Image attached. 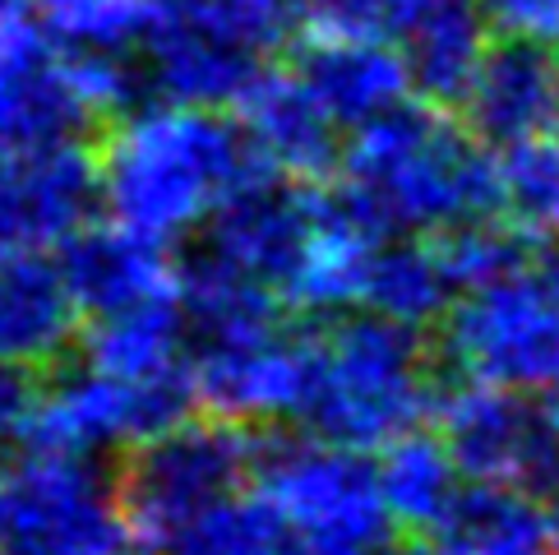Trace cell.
<instances>
[{
	"label": "cell",
	"mask_w": 559,
	"mask_h": 555,
	"mask_svg": "<svg viewBox=\"0 0 559 555\" xmlns=\"http://www.w3.org/2000/svg\"><path fill=\"white\" fill-rule=\"evenodd\" d=\"M33 5H43V0H0V33L5 28H19V24H33Z\"/></svg>",
	"instance_id": "4dcf8cb0"
},
{
	"label": "cell",
	"mask_w": 559,
	"mask_h": 555,
	"mask_svg": "<svg viewBox=\"0 0 559 555\" xmlns=\"http://www.w3.org/2000/svg\"><path fill=\"white\" fill-rule=\"evenodd\" d=\"M430 555H555L536 495L472 482L430 528Z\"/></svg>",
	"instance_id": "44dd1931"
},
{
	"label": "cell",
	"mask_w": 559,
	"mask_h": 555,
	"mask_svg": "<svg viewBox=\"0 0 559 555\" xmlns=\"http://www.w3.org/2000/svg\"><path fill=\"white\" fill-rule=\"evenodd\" d=\"M550 412H555V422H559V389L550 393Z\"/></svg>",
	"instance_id": "d6a6232c"
},
{
	"label": "cell",
	"mask_w": 559,
	"mask_h": 555,
	"mask_svg": "<svg viewBox=\"0 0 559 555\" xmlns=\"http://www.w3.org/2000/svg\"><path fill=\"white\" fill-rule=\"evenodd\" d=\"M481 5L504 37L559 47V0H481Z\"/></svg>",
	"instance_id": "f1b7e54d"
},
{
	"label": "cell",
	"mask_w": 559,
	"mask_h": 555,
	"mask_svg": "<svg viewBox=\"0 0 559 555\" xmlns=\"http://www.w3.org/2000/svg\"><path fill=\"white\" fill-rule=\"evenodd\" d=\"M97 121L79 93L66 43L19 24L0 33V149H43L79 139Z\"/></svg>",
	"instance_id": "5bb4252c"
},
{
	"label": "cell",
	"mask_w": 559,
	"mask_h": 555,
	"mask_svg": "<svg viewBox=\"0 0 559 555\" xmlns=\"http://www.w3.org/2000/svg\"><path fill=\"white\" fill-rule=\"evenodd\" d=\"M397 555H407V551H397Z\"/></svg>",
	"instance_id": "e575fe53"
},
{
	"label": "cell",
	"mask_w": 559,
	"mask_h": 555,
	"mask_svg": "<svg viewBox=\"0 0 559 555\" xmlns=\"http://www.w3.org/2000/svg\"><path fill=\"white\" fill-rule=\"evenodd\" d=\"M439 389L444 385H435L421 329L374 310H343L306 333V385L296 422L352 449H389L421 430Z\"/></svg>",
	"instance_id": "3957f363"
},
{
	"label": "cell",
	"mask_w": 559,
	"mask_h": 555,
	"mask_svg": "<svg viewBox=\"0 0 559 555\" xmlns=\"http://www.w3.org/2000/svg\"><path fill=\"white\" fill-rule=\"evenodd\" d=\"M194 403V380H126V375L79 366L61 375L47 393H37L28 445H51L70 453H97L107 449H139L167 426L186 422Z\"/></svg>",
	"instance_id": "30bf717a"
},
{
	"label": "cell",
	"mask_w": 559,
	"mask_h": 555,
	"mask_svg": "<svg viewBox=\"0 0 559 555\" xmlns=\"http://www.w3.org/2000/svg\"><path fill=\"white\" fill-rule=\"evenodd\" d=\"M259 491L287 519L296 542L324 555H374L393 532V509L370 449L301 435L264 445Z\"/></svg>",
	"instance_id": "52a82bcc"
},
{
	"label": "cell",
	"mask_w": 559,
	"mask_h": 555,
	"mask_svg": "<svg viewBox=\"0 0 559 555\" xmlns=\"http://www.w3.org/2000/svg\"><path fill=\"white\" fill-rule=\"evenodd\" d=\"M121 491L88 453L28 445L0 459V555H134Z\"/></svg>",
	"instance_id": "8992f818"
},
{
	"label": "cell",
	"mask_w": 559,
	"mask_h": 555,
	"mask_svg": "<svg viewBox=\"0 0 559 555\" xmlns=\"http://www.w3.org/2000/svg\"><path fill=\"white\" fill-rule=\"evenodd\" d=\"M546 523H550V546H555V555H559V495H555L550 509H546Z\"/></svg>",
	"instance_id": "1f68e13d"
},
{
	"label": "cell",
	"mask_w": 559,
	"mask_h": 555,
	"mask_svg": "<svg viewBox=\"0 0 559 555\" xmlns=\"http://www.w3.org/2000/svg\"><path fill=\"white\" fill-rule=\"evenodd\" d=\"M103 200L97 157L79 139L43 149H0V250L66 246Z\"/></svg>",
	"instance_id": "7c38bea8"
},
{
	"label": "cell",
	"mask_w": 559,
	"mask_h": 555,
	"mask_svg": "<svg viewBox=\"0 0 559 555\" xmlns=\"http://www.w3.org/2000/svg\"><path fill=\"white\" fill-rule=\"evenodd\" d=\"M379 477H384V495L393 509V523L430 532L449 513V505L463 495V468L449 453L444 435L412 430L403 440H393L379 459Z\"/></svg>",
	"instance_id": "603a6c76"
},
{
	"label": "cell",
	"mask_w": 559,
	"mask_h": 555,
	"mask_svg": "<svg viewBox=\"0 0 559 555\" xmlns=\"http://www.w3.org/2000/svg\"><path fill=\"white\" fill-rule=\"evenodd\" d=\"M194 403L227 422H273L296 416L306 385V339L254 333L231 343H190Z\"/></svg>",
	"instance_id": "9a60e30c"
},
{
	"label": "cell",
	"mask_w": 559,
	"mask_h": 555,
	"mask_svg": "<svg viewBox=\"0 0 559 555\" xmlns=\"http://www.w3.org/2000/svg\"><path fill=\"white\" fill-rule=\"evenodd\" d=\"M449 362L486 385L555 393L559 389V255L527 273L463 292L444 329Z\"/></svg>",
	"instance_id": "ba28073f"
},
{
	"label": "cell",
	"mask_w": 559,
	"mask_h": 555,
	"mask_svg": "<svg viewBox=\"0 0 559 555\" xmlns=\"http://www.w3.org/2000/svg\"><path fill=\"white\" fill-rule=\"evenodd\" d=\"M153 10L157 0H43L56 43L79 51H121V56H139Z\"/></svg>",
	"instance_id": "484cf974"
},
{
	"label": "cell",
	"mask_w": 559,
	"mask_h": 555,
	"mask_svg": "<svg viewBox=\"0 0 559 555\" xmlns=\"http://www.w3.org/2000/svg\"><path fill=\"white\" fill-rule=\"evenodd\" d=\"M337 194L379 236H439L504 209V163L444 107H393L352 130Z\"/></svg>",
	"instance_id": "6da1fadb"
},
{
	"label": "cell",
	"mask_w": 559,
	"mask_h": 555,
	"mask_svg": "<svg viewBox=\"0 0 559 555\" xmlns=\"http://www.w3.org/2000/svg\"><path fill=\"white\" fill-rule=\"evenodd\" d=\"M296 532L273 509L264 491L231 495V500L190 519L157 555H292Z\"/></svg>",
	"instance_id": "d4e9b609"
},
{
	"label": "cell",
	"mask_w": 559,
	"mask_h": 555,
	"mask_svg": "<svg viewBox=\"0 0 559 555\" xmlns=\"http://www.w3.org/2000/svg\"><path fill=\"white\" fill-rule=\"evenodd\" d=\"M292 70L306 79L310 93L329 107V116L343 130H361L379 116H389L416 88L403 47H393L389 37L310 33Z\"/></svg>",
	"instance_id": "e0dca14e"
},
{
	"label": "cell",
	"mask_w": 559,
	"mask_h": 555,
	"mask_svg": "<svg viewBox=\"0 0 559 555\" xmlns=\"http://www.w3.org/2000/svg\"><path fill=\"white\" fill-rule=\"evenodd\" d=\"M287 0H157L139 66L157 97L190 107H236L283 47Z\"/></svg>",
	"instance_id": "277c9868"
},
{
	"label": "cell",
	"mask_w": 559,
	"mask_h": 555,
	"mask_svg": "<svg viewBox=\"0 0 559 555\" xmlns=\"http://www.w3.org/2000/svg\"><path fill=\"white\" fill-rule=\"evenodd\" d=\"M103 204L121 227L153 241H176L223 209L259 172V153L241 121L217 107L153 103L111 126L103 157Z\"/></svg>",
	"instance_id": "7a4b0ae2"
},
{
	"label": "cell",
	"mask_w": 559,
	"mask_h": 555,
	"mask_svg": "<svg viewBox=\"0 0 559 555\" xmlns=\"http://www.w3.org/2000/svg\"><path fill=\"white\" fill-rule=\"evenodd\" d=\"M56 260H61L79 315L88 320L181 306L186 292V269L171 264L167 241L121 227L116 217L79 227L66 246H56Z\"/></svg>",
	"instance_id": "4fadbf2b"
},
{
	"label": "cell",
	"mask_w": 559,
	"mask_h": 555,
	"mask_svg": "<svg viewBox=\"0 0 559 555\" xmlns=\"http://www.w3.org/2000/svg\"><path fill=\"white\" fill-rule=\"evenodd\" d=\"M264 445L246 430V422L209 416V422H176L153 435L116 477L126 523L139 551H163L176 532L204 509L241 495L250 477H259Z\"/></svg>",
	"instance_id": "5b68a950"
},
{
	"label": "cell",
	"mask_w": 559,
	"mask_h": 555,
	"mask_svg": "<svg viewBox=\"0 0 559 555\" xmlns=\"http://www.w3.org/2000/svg\"><path fill=\"white\" fill-rule=\"evenodd\" d=\"M241 126L269 172L287 181H319L343 163L337 149V126L329 107L310 93V84L296 70H264L254 88L236 103Z\"/></svg>",
	"instance_id": "ac0fdd59"
},
{
	"label": "cell",
	"mask_w": 559,
	"mask_h": 555,
	"mask_svg": "<svg viewBox=\"0 0 559 555\" xmlns=\"http://www.w3.org/2000/svg\"><path fill=\"white\" fill-rule=\"evenodd\" d=\"M536 241H542L536 232L513 223V217H495V213L467 217V223L435 236L439 260H444L457 292H481V287L504 283V278L527 273L536 260H542V255H536Z\"/></svg>",
	"instance_id": "cb8c5ba5"
},
{
	"label": "cell",
	"mask_w": 559,
	"mask_h": 555,
	"mask_svg": "<svg viewBox=\"0 0 559 555\" xmlns=\"http://www.w3.org/2000/svg\"><path fill=\"white\" fill-rule=\"evenodd\" d=\"M490 28L481 0H421L397 33L416 93L435 107H463L476 70L490 56Z\"/></svg>",
	"instance_id": "ffe728a7"
},
{
	"label": "cell",
	"mask_w": 559,
	"mask_h": 555,
	"mask_svg": "<svg viewBox=\"0 0 559 555\" xmlns=\"http://www.w3.org/2000/svg\"><path fill=\"white\" fill-rule=\"evenodd\" d=\"M453 278L439 260L435 236H384L370 255V273H366V292H361V310H374L384 320L426 329L435 320H444L453 310Z\"/></svg>",
	"instance_id": "7402d4cb"
},
{
	"label": "cell",
	"mask_w": 559,
	"mask_h": 555,
	"mask_svg": "<svg viewBox=\"0 0 559 555\" xmlns=\"http://www.w3.org/2000/svg\"><path fill=\"white\" fill-rule=\"evenodd\" d=\"M287 5L310 33L397 37L421 0H287Z\"/></svg>",
	"instance_id": "83f0119b"
},
{
	"label": "cell",
	"mask_w": 559,
	"mask_h": 555,
	"mask_svg": "<svg viewBox=\"0 0 559 555\" xmlns=\"http://www.w3.org/2000/svg\"><path fill=\"white\" fill-rule=\"evenodd\" d=\"M463 126L486 149L509 153L559 126V56L546 43L504 37L463 97Z\"/></svg>",
	"instance_id": "2e32d148"
},
{
	"label": "cell",
	"mask_w": 559,
	"mask_h": 555,
	"mask_svg": "<svg viewBox=\"0 0 559 555\" xmlns=\"http://www.w3.org/2000/svg\"><path fill=\"white\" fill-rule=\"evenodd\" d=\"M292 555H324V551H310V546H296Z\"/></svg>",
	"instance_id": "836d02e7"
},
{
	"label": "cell",
	"mask_w": 559,
	"mask_h": 555,
	"mask_svg": "<svg viewBox=\"0 0 559 555\" xmlns=\"http://www.w3.org/2000/svg\"><path fill=\"white\" fill-rule=\"evenodd\" d=\"M28 408H33V389L24 380V370L0 366V453H5L28 426Z\"/></svg>",
	"instance_id": "f546056e"
},
{
	"label": "cell",
	"mask_w": 559,
	"mask_h": 555,
	"mask_svg": "<svg viewBox=\"0 0 559 555\" xmlns=\"http://www.w3.org/2000/svg\"><path fill=\"white\" fill-rule=\"evenodd\" d=\"M319 227V190H296L287 176L259 172L209 217L204 255L287 302Z\"/></svg>",
	"instance_id": "8fae6325"
},
{
	"label": "cell",
	"mask_w": 559,
	"mask_h": 555,
	"mask_svg": "<svg viewBox=\"0 0 559 555\" xmlns=\"http://www.w3.org/2000/svg\"><path fill=\"white\" fill-rule=\"evenodd\" d=\"M79 306L61 260L43 250H0V366L43 370L74 347Z\"/></svg>",
	"instance_id": "d6986e66"
},
{
	"label": "cell",
	"mask_w": 559,
	"mask_h": 555,
	"mask_svg": "<svg viewBox=\"0 0 559 555\" xmlns=\"http://www.w3.org/2000/svg\"><path fill=\"white\" fill-rule=\"evenodd\" d=\"M435 422L449 453L467 482H490L555 500L559 495V422L550 403H532V393L457 380L439 389Z\"/></svg>",
	"instance_id": "9c48e42d"
},
{
	"label": "cell",
	"mask_w": 559,
	"mask_h": 555,
	"mask_svg": "<svg viewBox=\"0 0 559 555\" xmlns=\"http://www.w3.org/2000/svg\"><path fill=\"white\" fill-rule=\"evenodd\" d=\"M504 209L536 236H559V126L504 153Z\"/></svg>",
	"instance_id": "4316f807"
}]
</instances>
